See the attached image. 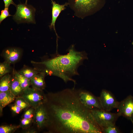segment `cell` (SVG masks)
I'll return each instance as SVG.
<instances>
[{
    "label": "cell",
    "mask_w": 133,
    "mask_h": 133,
    "mask_svg": "<svg viewBox=\"0 0 133 133\" xmlns=\"http://www.w3.org/2000/svg\"><path fill=\"white\" fill-rule=\"evenodd\" d=\"M5 8H8L11 4H13L16 6V4L13 1V0H3Z\"/></svg>",
    "instance_id": "27"
},
{
    "label": "cell",
    "mask_w": 133,
    "mask_h": 133,
    "mask_svg": "<svg viewBox=\"0 0 133 133\" xmlns=\"http://www.w3.org/2000/svg\"><path fill=\"white\" fill-rule=\"evenodd\" d=\"M91 115L97 124L101 128L115 124L120 116L118 114L112 113L102 109L90 110Z\"/></svg>",
    "instance_id": "5"
},
{
    "label": "cell",
    "mask_w": 133,
    "mask_h": 133,
    "mask_svg": "<svg viewBox=\"0 0 133 133\" xmlns=\"http://www.w3.org/2000/svg\"><path fill=\"white\" fill-rule=\"evenodd\" d=\"M21 55V50L16 48L7 49L4 51L3 53V56L5 61L11 64H14L18 61Z\"/></svg>",
    "instance_id": "12"
},
{
    "label": "cell",
    "mask_w": 133,
    "mask_h": 133,
    "mask_svg": "<svg viewBox=\"0 0 133 133\" xmlns=\"http://www.w3.org/2000/svg\"><path fill=\"white\" fill-rule=\"evenodd\" d=\"M20 127L18 125H4L0 127V133H12L15 132Z\"/></svg>",
    "instance_id": "19"
},
{
    "label": "cell",
    "mask_w": 133,
    "mask_h": 133,
    "mask_svg": "<svg viewBox=\"0 0 133 133\" xmlns=\"http://www.w3.org/2000/svg\"><path fill=\"white\" fill-rule=\"evenodd\" d=\"M11 109L13 112L16 114H19L22 110L21 108L15 104L11 106Z\"/></svg>",
    "instance_id": "26"
},
{
    "label": "cell",
    "mask_w": 133,
    "mask_h": 133,
    "mask_svg": "<svg viewBox=\"0 0 133 133\" xmlns=\"http://www.w3.org/2000/svg\"><path fill=\"white\" fill-rule=\"evenodd\" d=\"M12 78L11 76L9 74L2 77L0 81V92L9 90Z\"/></svg>",
    "instance_id": "16"
},
{
    "label": "cell",
    "mask_w": 133,
    "mask_h": 133,
    "mask_svg": "<svg viewBox=\"0 0 133 133\" xmlns=\"http://www.w3.org/2000/svg\"><path fill=\"white\" fill-rule=\"evenodd\" d=\"M35 108L31 107L26 110L23 116V118L33 119L34 113Z\"/></svg>",
    "instance_id": "24"
},
{
    "label": "cell",
    "mask_w": 133,
    "mask_h": 133,
    "mask_svg": "<svg viewBox=\"0 0 133 133\" xmlns=\"http://www.w3.org/2000/svg\"><path fill=\"white\" fill-rule=\"evenodd\" d=\"M48 121V116L44 103L35 108L33 122L38 129L41 130L46 128Z\"/></svg>",
    "instance_id": "9"
},
{
    "label": "cell",
    "mask_w": 133,
    "mask_h": 133,
    "mask_svg": "<svg viewBox=\"0 0 133 133\" xmlns=\"http://www.w3.org/2000/svg\"><path fill=\"white\" fill-rule=\"evenodd\" d=\"M18 72L20 74L30 80L40 72L34 69L28 67H24Z\"/></svg>",
    "instance_id": "18"
},
{
    "label": "cell",
    "mask_w": 133,
    "mask_h": 133,
    "mask_svg": "<svg viewBox=\"0 0 133 133\" xmlns=\"http://www.w3.org/2000/svg\"><path fill=\"white\" fill-rule=\"evenodd\" d=\"M19 96L24 98L30 106L34 108L44 103L47 99L46 95L43 93V91L33 87H29L24 90Z\"/></svg>",
    "instance_id": "6"
},
{
    "label": "cell",
    "mask_w": 133,
    "mask_h": 133,
    "mask_svg": "<svg viewBox=\"0 0 133 133\" xmlns=\"http://www.w3.org/2000/svg\"><path fill=\"white\" fill-rule=\"evenodd\" d=\"M52 4V19L51 23L49 26L50 29L51 30L53 29L57 37V44L58 38H59L55 28V23L57 19L61 12L65 10L66 7L68 5L67 2L63 4L57 3L53 0H51Z\"/></svg>",
    "instance_id": "11"
},
{
    "label": "cell",
    "mask_w": 133,
    "mask_h": 133,
    "mask_svg": "<svg viewBox=\"0 0 133 133\" xmlns=\"http://www.w3.org/2000/svg\"><path fill=\"white\" fill-rule=\"evenodd\" d=\"M117 113L128 119L133 120V97L131 95L119 102L117 108Z\"/></svg>",
    "instance_id": "10"
},
{
    "label": "cell",
    "mask_w": 133,
    "mask_h": 133,
    "mask_svg": "<svg viewBox=\"0 0 133 133\" xmlns=\"http://www.w3.org/2000/svg\"><path fill=\"white\" fill-rule=\"evenodd\" d=\"M102 133H119L121 132L115 124L101 128Z\"/></svg>",
    "instance_id": "22"
},
{
    "label": "cell",
    "mask_w": 133,
    "mask_h": 133,
    "mask_svg": "<svg viewBox=\"0 0 133 133\" xmlns=\"http://www.w3.org/2000/svg\"><path fill=\"white\" fill-rule=\"evenodd\" d=\"M15 104L21 108L22 110L30 106L24 98L20 96L16 97Z\"/></svg>",
    "instance_id": "21"
},
{
    "label": "cell",
    "mask_w": 133,
    "mask_h": 133,
    "mask_svg": "<svg viewBox=\"0 0 133 133\" xmlns=\"http://www.w3.org/2000/svg\"><path fill=\"white\" fill-rule=\"evenodd\" d=\"M16 97L9 90L0 92V111L2 113L3 109L7 105L13 102Z\"/></svg>",
    "instance_id": "14"
},
{
    "label": "cell",
    "mask_w": 133,
    "mask_h": 133,
    "mask_svg": "<svg viewBox=\"0 0 133 133\" xmlns=\"http://www.w3.org/2000/svg\"><path fill=\"white\" fill-rule=\"evenodd\" d=\"M9 63L5 61L0 64V77H2L9 73L11 70V67Z\"/></svg>",
    "instance_id": "20"
},
{
    "label": "cell",
    "mask_w": 133,
    "mask_h": 133,
    "mask_svg": "<svg viewBox=\"0 0 133 133\" xmlns=\"http://www.w3.org/2000/svg\"><path fill=\"white\" fill-rule=\"evenodd\" d=\"M14 74L24 90L29 87L31 85L30 80L16 71H14Z\"/></svg>",
    "instance_id": "17"
},
{
    "label": "cell",
    "mask_w": 133,
    "mask_h": 133,
    "mask_svg": "<svg viewBox=\"0 0 133 133\" xmlns=\"http://www.w3.org/2000/svg\"><path fill=\"white\" fill-rule=\"evenodd\" d=\"M8 11V8H4L1 11L0 15V23L5 19L8 17L11 16Z\"/></svg>",
    "instance_id": "25"
},
{
    "label": "cell",
    "mask_w": 133,
    "mask_h": 133,
    "mask_svg": "<svg viewBox=\"0 0 133 133\" xmlns=\"http://www.w3.org/2000/svg\"><path fill=\"white\" fill-rule=\"evenodd\" d=\"M9 90L16 97L19 96L23 93L22 88L13 74Z\"/></svg>",
    "instance_id": "15"
},
{
    "label": "cell",
    "mask_w": 133,
    "mask_h": 133,
    "mask_svg": "<svg viewBox=\"0 0 133 133\" xmlns=\"http://www.w3.org/2000/svg\"><path fill=\"white\" fill-rule=\"evenodd\" d=\"M98 98L103 110L110 112L114 109L117 108L119 102L110 92L102 90Z\"/></svg>",
    "instance_id": "8"
},
{
    "label": "cell",
    "mask_w": 133,
    "mask_h": 133,
    "mask_svg": "<svg viewBox=\"0 0 133 133\" xmlns=\"http://www.w3.org/2000/svg\"><path fill=\"white\" fill-rule=\"evenodd\" d=\"M25 132L26 133H36L37 131L33 129H30L26 131Z\"/></svg>",
    "instance_id": "28"
},
{
    "label": "cell",
    "mask_w": 133,
    "mask_h": 133,
    "mask_svg": "<svg viewBox=\"0 0 133 133\" xmlns=\"http://www.w3.org/2000/svg\"><path fill=\"white\" fill-rule=\"evenodd\" d=\"M132 122V123H133V120H131ZM131 133H133V129L132 130V131H131Z\"/></svg>",
    "instance_id": "29"
},
{
    "label": "cell",
    "mask_w": 133,
    "mask_h": 133,
    "mask_svg": "<svg viewBox=\"0 0 133 133\" xmlns=\"http://www.w3.org/2000/svg\"><path fill=\"white\" fill-rule=\"evenodd\" d=\"M79 96L81 103L88 109H102L98 97H96L90 92L79 90Z\"/></svg>",
    "instance_id": "7"
},
{
    "label": "cell",
    "mask_w": 133,
    "mask_h": 133,
    "mask_svg": "<svg viewBox=\"0 0 133 133\" xmlns=\"http://www.w3.org/2000/svg\"><path fill=\"white\" fill-rule=\"evenodd\" d=\"M46 75V73L42 71L33 77L30 80L32 87L41 91L44 89L46 86L45 77Z\"/></svg>",
    "instance_id": "13"
},
{
    "label": "cell",
    "mask_w": 133,
    "mask_h": 133,
    "mask_svg": "<svg viewBox=\"0 0 133 133\" xmlns=\"http://www.w3.org/2000/svg\"><path fill=\"white\" fill-rule=\"evenodd\" d=\"M104 2V0H68L67 2L74 15L83 19L96 12Z\"/></svg>",
    "instance_id": "3"
},
{
    "label": "cell",
    "mask_w": 133,
    "mask_h": 133,
    "mask_svg": "<svg viewBox=\"0 0 133 133\" xmlns=\"http://www.w3.org/2000/svg\"><path fill=\"white\" fill-rule=\"evenodd\" d=\"M28 0L25 3H20L15 6L16 11L13 16V19L18 24L22 23L35 24V9L27 4Z\"/></svg>",
    "instance_id": "4"
},
{
    "label": "cell",
    "mask_w": 133,
    "mask_h": 133,
    "mask_svg": "<svg viewBox=\"0 0 133 133\" xmlns=\"http://www.w3.org/2000/svg\"><path fill=\"white\" fill-rule=\"evenodd\" d=\"M87 54L85 51H79L75 49L74 45L69 48L67 53L65 55L58 54L54 57L40 62L32 61L33 64L43 65L45 67L43 71L46 75L57 76L66 83L71 81L75 84L76 81L72 77L79 75V67L83 61L87 59Z\"/></svg>",
    "instance_id": "2"
},
{
    "label": "cell",
    "mask_w": 133,
    "mask_h": 133,
    "mask_svg": "<svg viewBox=\"0 0 133 133\" xmlns=\"http://www.w3.org/2000/svg\"><path fill=\"white\" fill-rule=\"evenodd\" d=\"M33 122V119L22 118L21 119L20 124V127L23 129L29 127Z\"/></svg>",
    "instance_id": "23"
},
{
    "label": "cell",
    "mask_w": 133,
    "mask_h": 133,
    "mask_svg": "<svg viewBox=\"0 0 133 133\" xmlns=\"http://www.w3.org/2000/svg\"><path fill=\"white\" fill-rule=\"evenodd\" d=\"M79 90L74 87L46 95L44 104L49 117L46 128L49 132L102 133L90 110L81 103Z\"/></svg>",
    "instance_id": "1"
}]
</instances>
